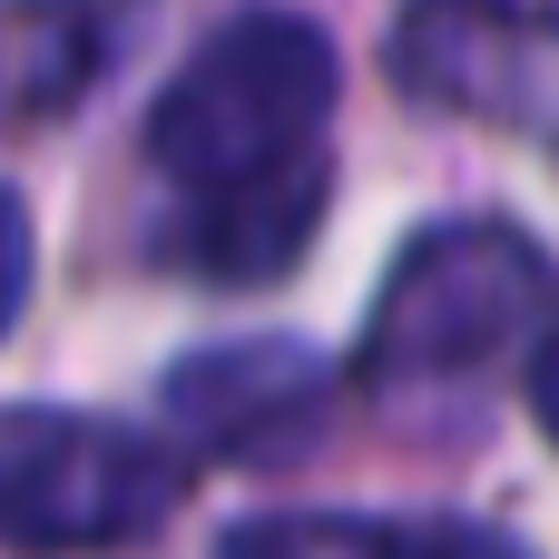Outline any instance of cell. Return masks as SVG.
Here are the masks:
<instances>
[{
    "instance_id": "5b68a950",
    "label": "cell",
    "mask_w": 559,
    "mask_h": 559,
    "mask_svg": "<svg viewBox=\"0 0 559 559\" xmlns=\"http://www.w3.org/2000/svg\"><path fill=\"white\" fill-rule=\"evenodd\" d=\"M334 373L285 344V334H246V344H206L167 373V423L216 452V462H285L324 432Z\"/></svg>"
},
{
    "instance_id": "ba28073f",
    "label": "cell",
    "mask_w": 559,
    "mask_h": 559,
    "mask_svg": "<svg viewBox=\"0 0 559 559\" xmlns=\"http://www.w3.org/2000/svg\"><path fill=\"white\" fill-rule=\"evenodd\" d=\"M393 559H531V550L511 531H491V521H403Z\"/></svg>"
},
{
    "instance_id": "277c9868",
    "label": "cell",
    "mask_w": 559,
    "mask_h": 559,
    "mask_svg": "<svg viewBox=\"0 0 559 559\" xmlns=\"http://www.w3.org/2000/svg\"><path fill=\"white\" fill-rule=\"evenodd\" d=\"M393 79L462 118L559 128V20L521 0H413L393 29Z\"/></svg>"
},
{
    "instance_id": "9c48e42d",
    "label": "cell",
    "mask_w": 559,
    "mask_h": 559,
    "mask_svg": "<svg viewBox=\"0 0 559 559\" xmlns=\"http://www.w3.org/2000/svg\"><path fill=\"white\" fill-rule=\"evenodd\" d=\"M20 295H29V216H20V197L0 187V324L20 314Z\"/></svg>"
},
{
    "instance_id": "30bf717a",
    "label": "cell",
    "mask_w": 559,
    "mask_h": 559,
    "mask_svg": "<svg viewBox=\"0 0 559 559\" xmlns=\"http://www.w3.org/2000/svg\"><path fill=\"white\" fill-rule=\"evenodd\" d=\"M531 413H540V432L559 442V324L531 344Z\"/></svg>"
},
{
    "instance_id": "3957f363",
    "label": "cell",
    "mask_w": 559,
    "mask_h": 559,
    "mask_svg": "<svg viewBox=\"0 0 559 559\" xmlns=\"http://www.w3.org/2000/svg\"><path fill=\"white\" fill-rule=\"evenodd\" d=\"M177 511V452L98 413H0V550H128Z\"/></svg>"
},
{
    "instance_id": "52a82bcc",
    "label": "cell",
    "mask_w": 559,
    "mask_h": 559,
    "mask_svg": "<svg viewBox=\"0 0 559 559\" xmlns=\"http://www.w3.org/2000/svg\"><path fill=\"white\" fill-rule=\"evenodd\" d=\"M216 559H393V531L344 511H265V521H236Z\"/></svg>"
},
{
    "instance_id": "7a4b0ae2",
    "label": "cell",
    "mask_w": 559,
    "mask_h": 559,
    "mask_svg": "<svg viewBox=\"0 0 559 559\" xmlns=\"http://www.w3.org/2000/svg\"><path fill=\"white\" fill-rule=\"evenodd\" d=\"M324 118H334V39L295 10H246L147 108V157L197 197L314 157Z\"/></svg>"
},
{
    "instance_id": "6da1fadb",
    "label": "cell",
    "mask_w": 559,
    "mask_h": 559,
    "mask_svg": "<svg viewBox=\"0 0 559 559\" xmlns=\"http://www.w3.org/2000/svg\"><path fill=\"white\" fill-rule=\"evenodd\" d=\"M550 324H559V275L521 226H501V216L423 226L373 295V324L354 344V393L373 413H423V403L481 393Z\"/></svg>"
},
{
    "instance_id": "8992f818",
    "label": "cell",
    "mask_w": 559,
    "mask_h": 559,
    "mask_svg": "<svg viewBox=\"0 0 559 559\" xmlns=\"http://www.w3.org/2000/svg\"><path fill=\"white\" fill-rule=\"evenodd\" d=\"M324 226V147L295 157V167H265V177H236V187H197L167 255L206 285H275Z\"/></svg>"
}]
</instances>
